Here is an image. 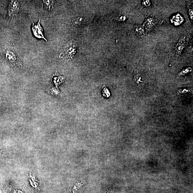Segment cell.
I'll list each match as a JSON object with an SVG mask.
<instances>
[{
    "label": "cell",
    "mask_w": 193,
    "mask_h": 193,
    "mask_svg": "<svg viewBox=\"0 0 193 193\" xmlns=\"http://www.w3.org/2000/svg\"><path fill=\"white\" fill-rule=\"evenodd\" d=\"M63 79H64L62 77H53V80L55 84H58V83L59 84V83H60L61 82H62Z\"/></svg>",
    "instance_id": "12"
},
{
    "label": "cell",
    "mask_w": 193,
    "mask_h": 193,
    "mask_svg": "<svg viewBox=\"0 0 193 193\" xmlns=\"http://www.w3.org/2000/svg\"><path fill=\"white\" fill-rule=\"evenodd\" d=\"M54 3L53 1H42V5L44 8L50 12L53 10Z\"/></svg>",
    "instance_id": "7"
},
{
    "label": "cell",
    "mask_w": 193,
    "mask_h": 193,
    "mask_svg": "<svg viewBox=\"0 0 193 193\" xmlns=\"http://www.w3.org/2000/svg\"><path fill=\"white\" fill-rule=\"evenodd\" d=\"M192 69L190 67L186 68L185 69L183 70L179 73V75H185V74L189 73V72L192 71Z\"/></svg>",
    "instance_id": "13"
},
{
    "label": "cell",
    "mask_w": 193,
    "mask_h": 193,
    "mask_svg": "<svg viewBox=\"0 0 193 193\" xmlns=\"http://www.w3.org/2000/svg\"><path fill=\"white\" fill-rule=\"evenodd\" d=\"M76 46L74 43L69 41L65 44L61 53L60 57L68 59L73 58L75 53Z\"/></svg>",
    "instance_id": "1"
},
{
    "label": "cell",
    "mask_w": 193,
    "mask_h": 193,
    "mask_svg": "<svg viewBox=\"0 0 193 193\" xmlns=\"http://www.w3.org/2000/svg\"><path fill=\"white\" fill-rule=\"evenodd\" d=\"M20 7L19 2L18 1H11L9 4L8 14L9 16L12 20L17 16Z\"/></svg>",
    "instance_id": "3"
},
{
    "label": "cell",
    "mask_w": 193,
    "mask_h": 193,
    "mask_svg": "<svg viewBox=\"0 0 193 193\" xmlns=\"http://www.w3.org/2000/svg\"><path fill=\"white\" fill-rule=\"evenodd\" d=\"M189 16H190L191 21H192L193 16V10L192 8H191V7H189Z\"/></svg>",
    "instance_id": "14"
},
{
    "label": "cell",
    "mask_w": 193,
    "mask_h": 193,
    "mask_svg": "<svg viewBox=\"0 0 193 193\" xmlns=\"http://www.w3.org/2000/svg\"><path fill=\"white\" fill-rule=\"evenodd\" d=\"M183 18L179 14H178L172 17L171 19L172 23L176 25H179L183 21Z\"/></svg>",
    "instance_id": "8"
},
{
    "label": "cell",
    "mask_w": 193,
    "mask_h": 193,
    "mask_svg": "<svg viewBox=\"0 0 193 193\" xmlns=\"http://www.w3.org/2000/svg\"><path fill=\"white\" fill-rule=\"evenodd\" d=\"M5 53V58L14 67H18L22 66L19 58L13 52L10 50H7Z\"/></svg>",
    "instance_id": "2"
},
{
    "label": "cell",
    "mask_w": 193,
    "mask_h": 193,
    "mask_svg": "<svg viewBox=\"0 0 193 193\" xmlns=\"http://www.w3.org/2000/svg\"><path fill=\"white\" fill-rule=\"evenodd\" d=\"M186 36L184 35L180 38L176 44L174 50V54L176 56H179L181 55L186 45Z\"/></svg>",
    "instance_id": "5"
},
{
    "label": "cell",
    "mask_w": 193,
    "mask_h": 193,
    "mask_svg": "<svg viewBox=\"0 0 193 193\" xmlns=\"http://www.w3.org/2000/svg\"><path fill=\"white\" fill-rule=\"evenodd\" d=\"M151 2L150 1H144L142 2V4L144 6L146 7H148L150 6L151 5Z\"/></svg>",
    "instance_id": "15"
},
{
    "label": "cell",
    "mask_w": 193,
    "mask_h": 193,
    "mask_svg": "<svg viewBox=\"0 0 193 193\" xmlns=\"http://www.w3.org/2000/svg\"><path fill=\"white\" fill-rule=\"evenodd\" d=\"M72 22L73 25L75 26H81L83 25H85L86 23V21L85 18L77 17L73 18L72 20Z\"/></svg>",
    "instance_id": "6"
},
{
    "label": "cell",
    "mask_w": 193,
    "mask_h": 193,
    "mask_svg": "<svg viewBox=\"0 0 193 193\" xmlns=\"http://www.w3.org/2000/svg\"><path fill=\"white\" fill-rule=\"evenodd\" d=\"M40 19L39 20L37 23H35L32 21V25L31 27V30L33 35L36 37L41 39H43L44 40L47 41L46 40L43 33V29L40 25Z\"/></svg>",
    "instance_id": "4"
},
{
    "label": "cell",
    "mask_w": 193,
    "mask_h": 193,
    "mask_svg": "<svg viewBox=\"0 0 193 193\" xmlns=\"http://www.w3.org/2000/svg\"><path fill=\"white\" fill-rule=\"evenodd\" d=\"M134 80L137 84L140 85L144 82V77L143 75L138 72L135 73L134 75Z\"/></svg>",
    "instance_id": "9"
},
{
    "label": "cell",
    "mask_w": 193,
    "mask_h": 193,
    "mask_svg": "<svg viewBox=\"0 0 193 193\" xmlns=\"http://www.w3.org/2000/svg\"><path fill=\"white\" fill-rule=\"evenodd\" d=\"M135 32L137 33V35L139 36H142L144 33V29L143 27H137L135 28Z\"/></svg>",
    "instance_id": "11"
},
{
    "label": "cell",
    "mask_w": 193,
    "mask_h": 193,
    "mask_svg": "<svg viewBox=\"0 0 193 193\" xmlns=\"http://www.w3.org/2000/svg\"><path fill=\"white\" fill-rule=\"evenodd\" d=\"M156 23L155 20L154 18H148L146 20L145 22L146 26L148 29H151L155 26Z\"/></svg>",
    "instance_id": "10"
}]
</instances>
